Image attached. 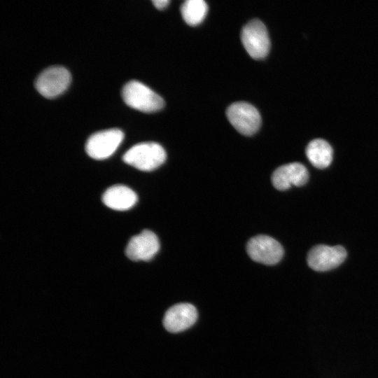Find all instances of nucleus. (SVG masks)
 Returning a JSON list of instances; mask_svg holds the SVG:
<instances>
[{
  "instance_id": "nucleus-12",
  "label": "nucleus",
  "mask_w": 378,
  "mask_h": 378,
  "mask_svg": "<svg viewBox=\"0 0 378 378\" xmlns=\"http://www.w3.org/2000/svg\"><path fill=\"white\" fill-rule=\"evenodd\" d=\"M102 201L106 206L112 209L125 211L136 203L137 195L131 188L125 186L115 185L104 192Z\"/></svg>"
},
{
  "instance_id": "nucleus-1",
  "label": "nucleus",
  "mask_w": 378,
  "mask_h": 378,
  "mask_svg": "<svg viewBox=\"0 0 378 378\" xmlns=\"http://www.w3.org/2000/svg\"><path fill=\"white\" fill-rule=\"evenodd\" d=\"M167 158L163 147L155 142L139 143L122 156L123 161L139 170L150 172L162 165Z\"/></svg>"
},
{
  "instance_id": "nucleus-5",
  "label": "nucleus",
  "mask_w": 378,
  "mask_h": 378,
  "mask_svg": "<svg viewBox=\"0 0 378 378\" xmlns=\"http://www.w3.org/2000/svg\"><path fill=\"white\" fill-rule=\"evenodd\" d=\"M71 74L64 67L50 66L36 78L35 88L44 97L55 98L63 93L71 83Z\"/></svg>"
},
{
  "instance_id": "nucleus-6",
  "label": "nucleus",
  "mask_w": 378,
  "mask_h": 378,
  "mask_svg": "<svg viewBox=\"0 0 378 378\" xmlns=\"http://www.w3.org/2000/svg\"><path fill=\"white\" fill-rule=\"evenodd\" d=\"M246 251L253 260L267 265L276 264L284 255L281 245L276 239L265 234L250 239L246 244Z\"/></svg>"
},
{
  "instance_id": "nucleus-8",
  "label": "nucleus",
  "mask_w": 378,
  "mask_h": 378,
  "mask_svg": "<svg viewBox=\"0 0 378 378\" xmlns=\"http://www.w3.org/2000/svg\"><path fill=\"white\" fill-rule=\"evenodd\" d=\"M346 257V251L341 246L317 245L307 255V264L312 270L325 272L341 265Z\"/></svg>"
},
{
  "instance_id": "nucleus-3",
  "label": "nucleus",
  "mask_w": 378,
  "mask_h": 378,
  "mask_svg": "<svg viewBox=\"0 0 378 378\" xmlns=\"http://www.w3.org/2000/svg\"><path fill=\"white\" fill-rule=\"evenodd\" d=\"M241 43L248 53L255 59L267 56L270 48V40L265 25L258 19L249 21L241 31Z\"/></svg>"
},
{
  "instance_id": "nucleus-2",
  "label": "nucleus",
  "mask_w": 378,
  "mask_h": 378,
  "mask_svg": "<svg viewBox=\"0 0 378 378\" xmlns=\"http://www.w3.org/2000/svg\"><path fill=\"white\" fill-rule=\"evenodd\" d=\"M122 97L127 106L144 113L158 111L164 106L159 94L137 80H131L124 85Z\"/></svg>"
},
{
  "instance_id": "nucleus-14",
  "label": "nucleus",
  "mask_w": 378,
  "mask_h": 378,
  "mask_svg": "<svg viewBox=\"0 0 378 378\" xmlns=\"http://www.w3.org/2000/svg\"><path fill=\"white\" fill-rule=\"evenodd\" d=\"M208 12V5L204 0H187L181 6L184 21L190 26L201 23Z\"/></svg>"
},
{
  "instance_id": "nucleus-4",
  "label": "nucleus",
  "mask_w": 378,
  "mask_h": 378,
  "mask_svg": "<svg viewBox=\"0 0 378 378\" xmlns=\"http://www.w3.org/2000/svg\"><path fill=\"white\" fill-rule=\"evenodd\" d=\"M226 115L230 124L239 133L246 136L254 134L261 125L259 111L247 102L232 104L226 110Z\"/></svg>"
},
{
  "instance_id": "nucleus-11",
  "label": "nucleus",
  "mask_w": 378,
  "mask_h": 378,
  "mask_svg": "<svg viewBox=\"0 0 378 378\" xmlns=\"http://www.w3.org/2000/svg\"><path fill=\"white\" fill-rule=\"evenodd\" d=\"M308 178L307 168L296 162L280 166L274 170L271 177L273 186L279 190H287L292 186H303Z\"/></svg>"
},
{
  "instance_id": "nucleus-10",
  "label": "nucleus",
  "mask_w": 378,
  "mask_h": 378,
  "mask_svg": "<svg viewBox=\"0 0 378 378\" xmlns=\"http://www.w3.org/2000/svg\"><path fill=\"white\" fill-rule=\"evenodd\" d=\"M197 316L195 306L189 303H180L171 307L166 312L163 325L170 332H179L190 328L196 322Z\"/></svg>"
},
{
  "instance_id": "nucleus-7",
  "label": "nucleus",
  "mask_w": 378,
  "mask_h": 378,
  "mask_svg": "<svg viewBox=\"0 0 378 378\" xmlns=\"http://www.w3.org/2000/svg\"><path fill=\"white\" fill-rule=\"evenodd\" d=\"M124 138L119 129L102 130L92 134L85 144L88 155L95 160H104L111 156Z\"/></svg>"
},
{
  "instance_id": "nucleus-15",
  "label": "nucleus",
  "mask_w": 378,
  "mask_h": 378,
  "mask_svg": "<svg viewBox=\"0 0 378 378\" xmlns=\"http://www.w3.org/2000/svg\"><path fill=\"white\" fill-rule=\"evenodd\" d=\"M152 2L155 7L159 10L165 8L169 4V0H153Z\"/></svg>"
},
{
  "instance_id": "nucleus-13",
  "label": "nucleus",
  "mask_w": 378,
  "mask_h": 378,
  "mask_svg": "<svg viewBox=\"0 0 378 378\" xmlns=\"http://www.w3.org/2000/svg\"><path fill=\"white\" fill-rule=\"evenodd\" d=\"M306 155L309 162L316 168L328 167L332 160V148L329 143L323 139H314L307 146Z\"/></svg>"
},
{
  "instance_id": "nucleus-9",
  "label": "nucleus",
  "mask_w": 378,
  "mask_h": 378,
  "mask_svg": "<svg viewBox=\"0 0 378 378\" xmlns=\"http://www.w3.org/2000/svg\"><path fill=\"white\" fill-rule=\"evenodd\" d=\"M160 249L157 235L150 230H144L132 237L129 241L125 254L133 261H147L152 259Z\"/></svg>"
}]
</instances>
